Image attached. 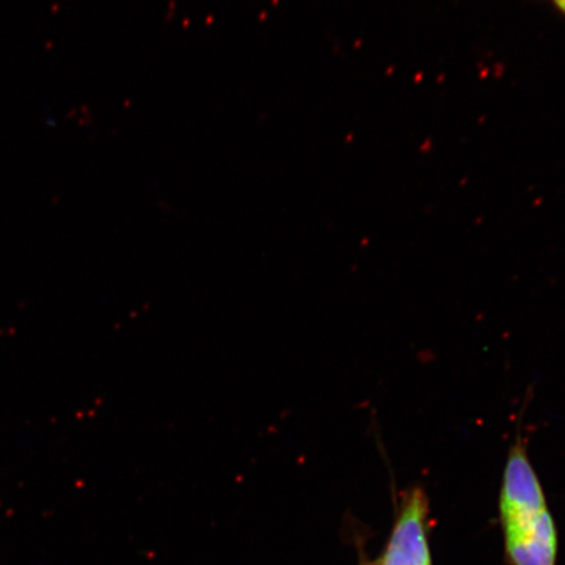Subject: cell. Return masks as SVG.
Returning <instances> with one entry per match:
<instances>
[{
    "label": "cell",
    "mask_w": 565,
    "mask_h": 565,
    "mask_svg": "<svg viewBox=\"0 0 565 565\" xmlns=\"http://www.w3.org/2000/svg\"><path fill=\"white\" fill-rule=\"evenodd\" d=\"M359 565H377V561H371L370 557L360 556Z\"/></svg>",
    "instance_id": "3957f363"
},
{
    "label": "cell",
    "mask_w": 565,
    "mask_h": 565,
    "mask_svg": "<svg viewBox=\"0 0 565 565\" xmlns=\"http://www.w3.org/2000/svg\"><path fill=\"white\" fill-rule=\"evenodd\" d=\"M557 10H559L565 17V0H553Z\"/></svg>",
    "instance_id": "277c9868"
},
{
    "label": "cell",
    "mask_w": 565,
    "mask_h": 565,
    "mask_svg": "<svg viewBox=\"0 0 565 565\" xmlns=\"http://www.w3.org/2000/svg\"><path fill=\"white\" fill-rule=\"evenodd\" d=\"M429 500L422 487L406 492L377 565H433L429 547Z\"/></svg>",
    "instance_id": "7a4b0ae2"
},
{
    "label": "cell",
    "mask_w": 565,
    "mask_h": 565,
    "mask_svg": "<svg viewBox=\"0 0 565 565\" xmlns=\"http://www.w3.org/2000/svg\"><path fill=\"white\" fill-rule=\"evenodd\" d=\"M499 511L508 562L512 565H556L557 532L530 462L526 441L518 434L507 458Z\"/></svg>",
    "instance_id": "6da1fadb"
}]
</instances>
